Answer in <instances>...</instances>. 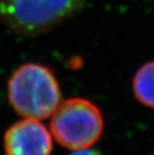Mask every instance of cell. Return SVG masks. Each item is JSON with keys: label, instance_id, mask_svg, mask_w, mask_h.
Returning a JSON list of instances; mask_svg holds the SVG:
<instances>
[{"label": "cell", "instance_id": "cell-2", "mask_svg": "<svg viewBox=\"0 0 154 155\" xmlns=\"http://www.w3.org/2000/svg\"><path fill=\"white\" fill-rule=\"evenodd\" d=\"M85 0H0V21L18 33H44L77 13Z\"/></svg>", "mask_w": 154, "mask_h": 155}, {"label": "cell", "instance_id": "cell-3", "mask_svg": "<svg viewBox=\"0 0 154 155\" xmlns=\"http://www.w3.org/2000/svg\"><path fill=\"white\" fill-rule=\"evenodd\" d=\"M51 134L71 150L90 148L103 133V116L96 105L83 98H72L58 105L51 115Z\"/></svg>", "mask_w": 154, "mask_h": 155}, {"label": "cell", "instance_id": "cell-4", "mask_svg": "<svg viewBox=\"0 0 154 155\" xmlns=\"http://www.w3.org/2000/svg\"><path fill=\"white\" fill-rule=\"evenodd\" d=\"M3 146L6 155H51L53 141L40 120L24 118L5 131Z\"/></svg>", "mask_w": 154, "mask_h": 155}, {"label": "cell", "instance_id": "cell-6", "mask_svg": "<svg viewBox=\"0 0 154 155\" xmlns=\"http://www.w3.org/2000/svg\"><path fill=\"white\" fill-rule=\"evenodd\" d=\"M71 155H102L99 151L89 149V148H84V149L74 150V152Z\"/></svg>", "mask_w": 154, "mask_h": 155}, {"label": "cell", "instance_id": "cell-5", "mask_svg": "<svg viewBox=\"0 0 154 155\" xmlns=\"http://www.w3.org/2000/svg\"><path fill=\"white\" fill-rule=\"evenodd\" d=\"M133 90L140 103L154 108V61L144 64L136 72L133 79Z\"/></svg>", "mask_w": 154, "mask_h": 155}, {"label": "cell", "instance_id": "cell-1", "mask_svg": "<svg viewBox=\"0 0 154 155\" xmlns=\"http://www.w3.org/2000/svg\"><path fill=\"white\" fill-rule=\"evenodd\" d=\"M8 99L24 118L46 119L60 104L61 92L51 69L39 63H25L8 80Z\"/></svg>", "mask_w": 154, "mask_h": 155}]
</instances>
